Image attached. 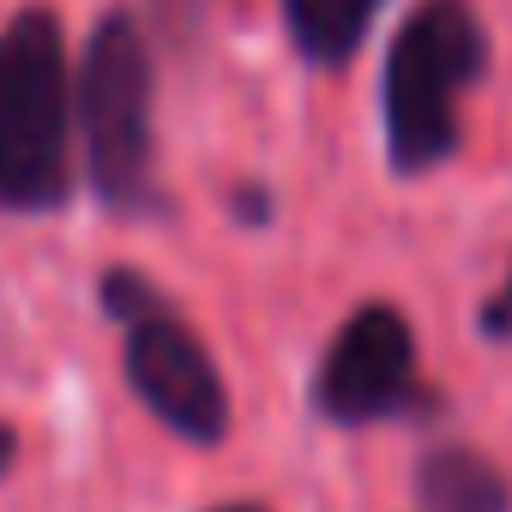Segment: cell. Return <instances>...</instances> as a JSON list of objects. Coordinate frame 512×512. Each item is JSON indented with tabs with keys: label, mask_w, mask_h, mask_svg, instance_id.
Listing matches in <instances>:
<instances>
[{
	"label": "cell",
	"mask_w": 512,
	"mask_h": 512,
	"mask_svg": "<svg viewBox=\"0 0 512 512\" xmlns=\"http://www.w3.org/2000/svg\"><path fill=\"white\" fill-rule=\"evenodd\" d=\"M67 43L49 13H19L0 31V205L43 211L67 193Z\"/></svg>",
	"instance_id": "cell-1"
},
{
	"label": "cell",
	"mask_w": 512,
	"mask_h": 512,
	"mask_svg": "<svg viewBox=\"0 0 512 512\" xmlns=\"http://www.w3.org/2000/svg\"><path fill=\"white\" fill-rule=\"evenodd\" d=\"M482 73V25L464 0H422L386 61V145L404 175L458 145V103Z\"/></svg>",
	"instance_id": "cell-2"
},
{
	"label": "cell",
	"mask_w": 512,
	"mask_h": 512,
	"mask_svg": "<svg viewBox=\"0 0 512 512\" xmlns=\"http://www.w3.org/2000/svg\"><path fill=\"white\" fill-rule=\"evenodd\" d=\"M422 500L428 512H506V482L488 458L464 446H440L422 464Z\"/></svg>",
	"instance_id": "cell-7"
},
{
	"label": "cell",
	"mask_w": 512,
	"mask_h": 512,
	"mask_svg": "<svg viewBox=\"0 0 512 512\" xmlns=\"http://www.w3.org/2000/svg\"><path fill=\"white\" fill-rule=\"evenodd\" d=\"M223 512H260V506H223Z\"/></svg>",
	"instance_id": "cell-9"
},
{
	"label": "cell",
	"mask_w": 512,
	"mask_h": 512,
	"mask_svg": "<svg viewBox=\"0 0 512 512\" xmlns=\"http://www.w3.org/2000/svg\"><path fill=\"white\" fill-rule=\"evenodd\" d=\"M7 464H13V434L0 428V470H7Z\"/></svg>",
	"instance_id": "cell-8"
},
{
	"label": "cell",
	"mask_w": 512,
	"mask_h": 512,
	"mask_svg": "<svg viewBox=\"0 0 512 512\" xmlns=\"http://www.w3.org/2000/svg\"><path fill=\"white\" fill-rule=\"evenodd\" d=\"M416 398V344L404 314L362 308L326 350L320 368V410L332 422H380Z\"/></svg>",
	"instance_id": "cell-5"
},
{
	"label": "cell",
	"mask_w": 512,
	"mask_h": 512,
	"mask_svg": "<svg viewBox=\"0 0 512 512\" xmlns=\"http://www.w3.org/2000/svg\"><path fill=\"white\" fill-rule=\"evenodd\" d=\"M85 163L109 205H139L151 187V55L127 13H109L79 67Z\"/></svg>",
	"instance_id": "cell-3"
},
{
	"label": "cell",
	"mask_w": 512,
	"mask_h": 512,
	"mask_svg": "<svg viewBox=\"0 0 512 512\" xmlns=\"http://www.w3.org/2000/svg\"><path fill=\"white\" fill-rule=\"evenodd\" d=\"M109 308L127 320V380L151 404L157 422H169L187 440H217L229 428V392L205 344L139 284V278H109Z\"/></svg>",
	"instance_id": "cell-4"
},
{
	"label": "cell",
	"mask_w": 512,
	"mask_h": 512,
	"mask_svg": "<svg viewBox=\"0 0 512 512\" xmlns=\"http://www.w3.org/2000/svg\"><path fill=\"white\" fill-rule=\"evenodd\" d=\"M380 13V0H284V19H290V37L302 43L308 61L320 67H338L362 49L368 25Z\"/></svg>",
	"instance_id": "cell-6"
}]
</instances>
